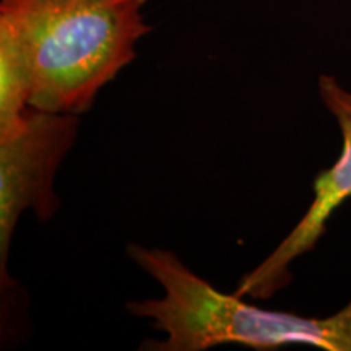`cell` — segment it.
Segmentation results:
<instances>
[{
	"instance_id": "obj_1",
	"label": "cell",
	"mask_w": 351,
	"mask_h": 351,
	"mask_svg": "<svg viewBox=\"0 0 351 351\" xmlns=\"http://www.w3.org/2000/svg\"><path fill=\"white\" fill-rule=\"evenodd\" d=\"M148 0H2L0 134L26 108L90 111L101 88L137 57L152 32Z\"/></svg>"
},
{
	"instance_id": "obj_2",
	"label": "cell",
	"mask_w": 351,
	"mask_h": 351,
	"mask_svg": "<svg viewBox=\"0 0 351 351\" xmlns=\"http://www.w3.org/2000/svg\"><path fill=\"white\" fill-rule=\"evenodd\" d=\"M127 254L165 291L158 300L127 304L132 315L152 320L155 330L166 333L165 340L145 341L142 350L205 351L230 343L254 350L306 345L351 351V300L328 317L267 311L218 291L165 249L130 244Z\"/></svg>"
},
{
	"instance_id": "obj_3",
	"label": "cell",
	"mask_w": 351,
	"mask_h": 351,
	"mask_svg": "<svg viewBox=\"0 0 351 351\" xmlns=\"http://www.w3.org/2000/svg\"><path fill=\"white\" fill-rule=\"evenodd\" d=\"M77 114L26 108L10 130L0 134V274L2 287L10 285L8 252L16 223L32 208L41 221L59 210L54 178L75 142Z\"/></svg>"
},
{
	"instance_id": "obj_4",
	"label": "cell",
	"mask_w": 351,
	"mask_h": 351,
	"mask_svg": "<svg viewBox=\"0 0 351 351\" xmlns=\"http://www.w3.org/2000/svg\"><path fill=\"white\" fill-rule=\"evenodd\" d=\"M319 95L341 132L339 160L315 176L313 204L275 251L241 278L234 291L238 296L269 300L287 287L291 282V263L313 251L322 239L332 215L351 199V91L341 86L335 77L320 75Z\"/></svg>"
}]
</instances>
